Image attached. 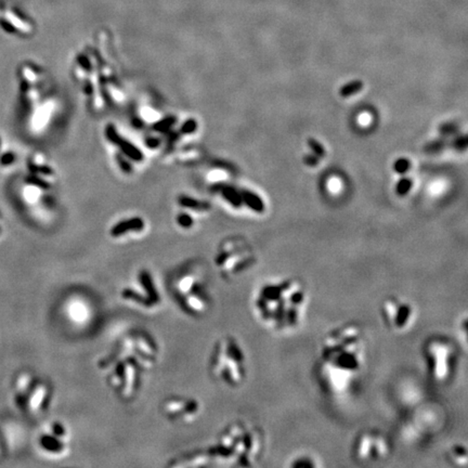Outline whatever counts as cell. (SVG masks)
Wrapping results in <instances>:
<instances>
[{
	"label": "cell",
	"mask_w": 468,
	"mask_h": 468,
	"mask_svg": "<svg viewBox=\"0 0 468 468\" xmlns=\"http://www.w3.org/2000/svg\"><path fill=\"white\" fill-rule=\"evenodd\" d=\"M368 345L360 324L346 322L325 333L320 342L315 378L323 393L333 399L347 397L360 383Z\"/></svg>",
	"instance_id": "obj_1"
},
{
	"label": "cell",
	"mask_w": 468,
	"mask_h": 468,
	"mask_svg": "<svg viewBox=\"0 0 468 468\" xmlns=\"http://www.w3.org/2000/svg\"><path fill=\"white\" fill-rule=\"evenodd\" d=\"M309 306V293L302 280L280 277L264 281L253 298L258 322L275 334H289L300 329Z\"/></svg>",
	"instance_id": "obj_2"
},
{
	"label": "cell",
	"mask_w": 468,
	"mask_h": 468,
	"mask_svg": "<svg viewBox=\"0 0 468 468\" xmlns=\"http://www.w3.org/2000/svg\"><path fill=\"white\" fill-rule=\"evenodd\" d=\"M264 451V436L258 428L234 424L224 433L212 454L224 461L235 462L243 467H252L260 461Z\"/></svg>",
	"instance_id": "obj_3"
},
{
	"label": "cell",
	"mask_w": 468,
	"mask_h": 468,
	"mask_svg": "<svg viewBox=\"0 0 468 468\" xmlns=\"http://www.w3.org/2000/svg\"><path fill=\"white\" fill-rule=\"evenodd\" d=\"M422 358L431 383L448 385L458 370L460 345L447 335L433 334L424 340Z\"/></svg>",
	"instance_id": "obj_4"
},
{
	"label": "cell",
	"mask_w": 468,
	"mask_h": 468,
	"mask_svg": "<svg viewBox=\"0 0 468 468\" xmlns=\"http://www.w3.org/2000/svg\"><path fill=\"white\" fill-rule=\"evenodd\" d=\"M216 376L231 387L241 385L246 378L244 350L234 338H224L217 347L214 359Z\"/></svg>",
	"instance_id": "obj_5"
},
{
	"label": "cell",
	"mask_w": 468,
	"mask_h": 468,
	"mask_svg": "<svg viewBox=\"0 0 468 468\" xmlns=\"http://www.w3.org/2000/svg\"><path fill=\"white\" fill-rule=\"evenodd\" d=\"M380 315L384 326L395 335H403L412 331L418 322L416 306L408 298L390 295L380 302Z\"/></svg>",
	"instance_id": "obj_6"
},
{
	"label": "cell",
	"mask_w": 468,
	"mask_h": 468,
	"mask_svg": "<svg viewBox=\"0 0 468 468\" xmlns=\"http://www.w3.org/2000/svg\"><path fill=\"white\" fill-rule=\"evenodd\" d=\"M355 461L363 465L382 463L391 454V443L385 433L378 429H364L355 436L351 447Z\"/></svg>",
	"instance_id": "obj_7"
},
{
	"label": "cell",
	"mask_w": 468,
	"mask_h": 468,
	"mask_svg": "<svg viewBox=\"0 0 468 468\" xmlns=\"http://www.w3.org/2000/svg\"><path fill=\"white\" fill-rule=\"evenodd\" d=\"M257 257L242 245L224 248L216 258V264L224 275H237L254 267Z\"/></svg>",
	"instance_id": "obj_8"
},
{
	"label": "cell",
	"mask_w": 468,
	"mask_h": 468,
	"mask_svg": "<svg viewBox=\"0 0 468 468\" xmlns=\"http://www.w3.org/2000/svg\"><path fill=\"white\" fill-rule=\"evenodd\" d=\"M26 18L15 8H3L0 13V28L8 34L26 35L33 30L30 21Z\"/></svg>",
	"instance_id": "obj_9"
},
{
	"label": "cell",
	"mask_w": 468,
	"mask_h": 468,
	"mask_svg": "<svg viewBox=\"0 0 468 468\" xmlns=\"http://www.w3.org/2000/svg\"><path fill=\"white\" fill-rule=\"evenodd\" d=\"M285 466L291 468H317L321 467L322 463H321V460L315 454L304 452L302 451V452L293 454L289 458V461L285 464Z\"/></svg>",
	"instance_id": "obj_10"
},
{
	"label": "cell",
	"mask_w": 468,
	"mask_h": 468,
	"mask_svg": "<svg viewBox=\"0 0 468 468\" xmlns=\"http://www.w3.org/2000/svg\"><path fill=\"white\" fill-rule=\"evenodd\" d=\"M447 461L454 467H467L468 451L466 445L462 442H456L451 445L447 450Z\"/></svg>",
	"instance_id": "obj_11"
},
{
	"label": "cell",
	"mask_w": 468,
	"mask_h": 468,
	"mask_svg": "<svg viewBox=\"0 0 468 468\" xmlns=\"http://www.w3.org/2000/svg\"><path fill=\"white\" fill-rule=\"evenodd\" d=\"M241 194L242 201L247 205L249 208L254 211L255 213L262 214L264 212V203L257 194L254 192L249 191V190L243 189L240 191Z\"/></svg>",
	"instance_id": "obj_12"
},
{
	"label": "cell",
	"mask_w": 468,
	"mask_h": 468,
	"mask_svg": "<svg viewBox=\"0 0 468 468\" xmlns=\"http://www.w3.org/2000/svg\"><path fill=\"white\" fill-rule=\"evenodd\" d=\"M39 445L43 450L47 451V452H53V454L62 452L64 449V443L57 438V436H41V439H39Z\"/></svg>",
	"instance_id": "obj_13"
},
{
	"label": "cell",
	"mask_w": 468,
	"mask_h": 468,
	"mask_svg": "<svg viewBox=\"0 0 468 468\" xmlns=\"http://www.w3.org/2000/svg\"><path fill=\"white\" fill-rule=\"evenodd\" d=\"M448 146H451V142H449L447 137L441 136V138L433 140V142H428L427 144H425L423 150L424 152H426V153L428 154H437L445 151Z\"/></svg>",
	"instance_id": "obj_14"
},
{
	"label": "cell",
	"mask_w": 468,
	"mask_h": 468,
	"mask_svg": "<svg viewBox=\"0 0 468 468\" xmlns=\"http://www.w3.org/2000/svg\"><path fill=\"white\" fill-rule=\"evenodd\" d=\"M140 282H142V286L144 287V290L149 294L150 302L152 304L159 302V294H157V291L155 290L151 277H150L148 272H142V275H140Z\"/></svg>",
	"instance_id": "obj_15"
},
{
	"label": "cell",
	"mask_w": 468,
	"mask_h": 468,
	"mask_svg": "<svg viewBox=\"0 0 468 468\" xmlns=\"http://www.w3.org/2000/svg\"><path fill=\"white\" fill-rule=\"evenodd\" d=\"M467 313L464 312L463 315H461L460 319H458V324H456V332H458V342H460V345L463 346L464 349L466 350L467 347Z\"/></svg>",
	"instance_id": "obj_16"
},
{
	"label": "cell",
	"mask_w": 468,
	"mask_h": 468,
	"mask_svg": "<svg viewBox=\"0 0 468 468\" xmlns=\"http://www.w3.org/2000/svg\"><path fill=\"white\" fill-rule=\"evenodd\" d=\"M363 89V81L355 79V81H350V83L345 84L340 89V95L342 98H349V97L355 95V93L360 92Z\"/></svg>",
	"instance_id": "obj_17"
},
{
	"label": "cell",
	"mask_w": 468,
	"mask_h": 468,
	"mask_svg": "<svg viewBox=\"0 0 468 468\" xmlns=\"http://www.w3.org/2000/svg\"><path fill=\"white\" fill-rule=\"evenodd\" d=\"M142 228V222L139 220H130V222H123L119 224L112 230V235L117 237V235H123L125 232L128 230H140Z\"/></svg>",
	"instance_id": "obj_18"
},
{
	"label": "cell",
	"mask_w": 468,
	"mask_h": 468,
	"mask_svg": "<svg viewBox=\"0 0 468 468\" xmlns=\"http://www.w3.org/2000/svg\"><path fill=\"white\" fill-rule=\"evenodd\" d=\"M222 194H224V199H227L232 206L240 208V207L242 206V204H243L241 194H240L239 192L235 191V190L232 189V188L226 186V188H224V190H222Z\"/></svg>",
	"instance_id": "obj_19"
},
{
	"label": "cell",
	"mask_w": 468,
	"mask_h": 468,
	"mask_svg": "<svg viewBox=\"0 0 468 468\" xmlns=\"http://www.w3.org/2000/svg\"><path fill=\"white\" fill-rule=\"evenodd\" d=\"M413 186V180L409 177H404V178H401L399 182H398L397 186H396V193L399 197H404L407 194L410 192L411 188Z\"/></svg>",
	"instance_id": "obj_20"
},
{
	"label": "cell",
	"mask_w": 468,
	"mask_h": 468,
	"mask_svg": "<svg viewBox=\"0 0 468 468\" xmlns=\"http://www.w3.org/2000/svg\"><path fill=\"white\" fill-rule=\"evenodd\" d=\"M123 298H125V300H133V302H138L139 305L144 306V307H150L152 304L149 300H146V298L139 296V295L133 290L124 291Z\"/></svg>",
	"instance_id": "obj_21"
},
{
	"label": "cell",
	"mask_w": 468,
	"mask_h": 468,
	"mask_svg": "<svg viewBox=\"0 0 468 468\" xmlns=\"http://www.w3.org/2000/svg\"><path fill=\"white\" fill-rule=\"evenodd\" d=\"M308 146H309V148L312 150L313 154L317 155L319 159H323L325 154H326L323 144H321V142H318V140H315V138H311V137L308 138Z\"/></svg>",
	"instance_id": "obj_22"
},
{
	"label": "cell",
	"mask_w": 468,
	"mask_h": 468,
	"mask_svg": "<svg viewBox=\"0 0 468 468\" xmlns=\"http://www.w3.org/2000/svg\"><path fill=\"white\" fill-rule=\"evenodd\" d=\"M439 134L442 137L452 136V135L458 134L460 131V127L456 123H446L440 125L438 128Z\"/></svg>",
	"instance_id": "obj_23"
},
{
	"label": "cell",
	"mask_w": 468,
	"mask_h": 468,
	"mask_svg": "<svg viewBox=\"0 0 468 468\" xmlns=\"http://www.w3.org/2000/svg\"><path fill=\"white\" fill-rule=\"evenodd\" d=\"M411 167H412V164H411V162L409 161L408 159H404V157L397 159V161L395 162V164H393V170L399 175H403L405 174V173H408V171L410 170Z\"/></svg>",
	"instance_id": "obj_24"
},
{
	"label": "cell",
	"mask_w": 468,
	"mask_h": 468,
	"mask_svg": "<svg viewBox=\"0 0 468 468\" xmlns=\"http://www.w3.org/2000/svg\"><path fill=\"white\" fill-rule=\"evenodd\" d=\"M188 302H189L190 307L192 309L197 310V311H199V310L201 311V310L204 309L205 302L201 294H194V293L191 292V294L189 295Z\"/></svg>",
	"instance_id": "obj_25"
},
{
	"label": "cell",
	"mask_w": 468,
	"mask_h": 468,
	"mask_svg": "<svg viewBox=\"0 0 468 468\" xmlns=\"http://www.w3.org/2000/svg\"><path fill=\"white\" fill-rule=\"evenodd\" d=\"M451 146L458 152H464L467 148V137L466 135H460L451 142Z\"/></svg>",
	"instance_id": "obj_26"
},
{
	"label": "cell",
	"mask_w": 468,
	"mask_h": 468,
	"mask_svg": "<svg viewBox=\"0 0 468 468\" xmlns=\"http://www.w3.org/2000/svg\"><path fill=\"white\" fill-rule=\"evenodd\" d=\"M194 286L193 279L191 277H184V280L180 281V284H179V289L182 291V292L188 293L190 292V290L192 291V287Z\"/></svg>",
	"instance_id": "obj_27"
},
{
	"label": "cell",
	"mask_w": 468,
	"mask_h": 468,
	"mask_svg": "<svg viewBox=\"0 0 468 468\" xmlns=\"http://www.w3.org/2000/svg\"><path fill=\"white\" fill-rule=\"evenodd\" d=\"M319 157H318L317 155H315V154H306V155L304 156L302 161H304V163H305L307 166L317 167L318 164H319Z\"/></svg>",
	"instance_id": "obj_28"
},
{
	"label": "cell",
	"mask_w": 468,
	"mask_h": 468,
	"mask_svg": "<svg viewBox=\"0 0 468 468\" xmlns=\"http://www.w3.org/2000/svg\"><path fill=\"white\" fill-rule=\"evenodd\" d=\"M52 431L57 437H64V436H66V431H64V428L60 424H53Z\"/></svg>",
	"instance_id": "obj_29"
},
{
	"label": "cell",
	"mask_w": 468,
	"mask_h": 468,
	"mask_svg": "<svg viewBox=\"0 0 468 468\" xmlns=\"http://www.w3.org/2000/svg\"><path fill=\"white\" fill-rule=\"evenodd\" d=\"M3 148H5V144H3V137L0 136V154L3 153Z\"/></svg>",
	"instance_id": "obj_30"
},
{
	"label": "cell",
	"mask_w": 468,
	"mask_h": 468,
	"mask_svg": "<svg viewBox=\"0 0 468 468\" xmlns=\"http://www.w3.org/2000/svg\"><path fill=\"white\" fill-rule=\"evenodd\" d=\"M3 234V218H1V216H0V237H1V235Z\"/></svg>",
	"instance_id": "obj_31"
}]
</instances>
